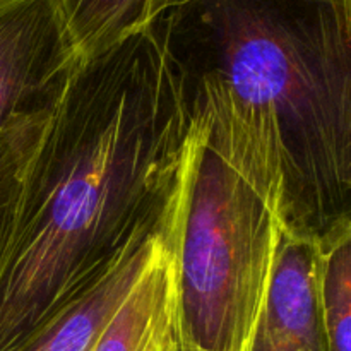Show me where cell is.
I'll return each instance as SVG.
<instances>
[{
	"instance_id": "6da1fadb",
	"label": "cell",
	"mask_w": 351,
	"mask_h": 351,
	"mask_svg": "<svg viewBox=\"0 0 351 351\" xmlns=\"http://www.w3.org/2000/svg\"><path fill=\"white\" fill-rule=\"evenodd\" d=\"M208 120L163 23L82 60L27 171L0 267V351H19L151 237L180 242Z\"/></svg>"
},
{
	"instance_id": "7a4b0ae2",
	"label": "cell",
	"mask_w": 351,
	"mask_h": 351,
	"mask_svg": "<svg viewBox=\"0 0 351 351\" xmlns=\"http://www.w3.org/2000/svg\"><path fill=\"white\" fill-rule=\"evenodd\" d=\"M160 17L194 79L209 146L281 230L351 233V0H180Z\"/></svg>"
},
{
	"instance_id": "3957f363",
	"label": "cell",
	"mask_w": 351,
	"mask_h": 351,
	"mask_svg": "<svg viewBox=\"0 0 351 351\" xmlns=\"http://www.w3.org/2000/svg\"><path fill=\"white\" fill-rule=\"evenodd\" d=\"M280 232L266 201L204 141L177 249L180 345L247 351Z\"/></svg>"
},
{
	"instance_id": "277c9868",
	"label": "cell",
	"mask_w": 351,
	"mask_h": 351,
	"mask_svg": "<svg viewBox=\"0 0 351 351\" xmlns=\"http://www.w3.org/2000/svg\"><path fill=\"white\" fill-rule=\"evenodd\" d=\"M81 62L60 0H0V132L50 119Z\"/></svg>"
},
{
	"instance_id": "5b68a950",
	"label": "cell",
	"mask_w": 351,
	"mask_h": 351,
	"mask_svg": "<svg viewBox=\"0 0 351 351\" xmlns=\"http://www.w3.org/2000/svg\"><path fill=\"white\" fill-rule=\"evenodd\" d=\"M247 351H329L317 243L280 232Z\"/></svg>"
},
{
	"instance_id": "8992f818",
	"label": "cell",
	"mask_w": 351,
	"mask_h": 351,
	"mask_svg": "<svg viewBox=\"0 0 351 351\" xmlns=\"http://www.w3.org/2000/svg\"><path fill=\"white\" fill-rule=\"evenodd\" d=\"M165 247L178 243L151 237L134 247L50 319L19 351H93L127 295Z\"/></svg>"
},
{
	"instance_id": "52a82bcc",
	"label": "cell",
	"mask_w": 351,
	"mask_h": 351,
	"mask_svg": "<svg viewBox=\"0 0 351 351\" xmlns=\"http://www.w3.org/2000/svg\"><path fill=\"white\" fill-rule=\"evenodd\" d=\"M178 343L177 249L165 247L93 351H173Z\"/></svg>"
},
{
	"instance_id": "ba28073f",
	"label": "cell",
	"mask_w": 351,
	"mask_h": 351,
	"mask_svg": "<svg viewBox=\"0 0 351 351\" xmlns=\"http://www.w3.org/2000/svg\"><path fill=\"white\" fill-rule=\"evenodd\" d=\"M82 60L146 29L180 0H60Z\"/></svg>"
},
{
	"instance_id": "9c48e42d",
	"label": "cell",
	"mask_w": 351,
	"mask_h": 351,
	"mask_svg": "<svg viewBox=\"0 0 351 351\" xmlns=\"http://www.w3.org/2000/svg\"><path fill=\"white\" fill-rule=\"evenodd\" d=\"M50 119L0 132V267L16 228L27 171L43 141Z\"/></svg>"
},
{
	"instance_id": "30bf717a",
	"label": "cell",
	"mask_w": 351,
	"mask_h": 351,
	"mask_svg": "<svg viewBox=\"0 0 351 351\" xmlns=\"http://www.w3.org/2000/svg\"><path fill=\"white\" fill-rule=\"evenodd\" d=\"M321 297L329 351H351V233L321 250Z\"/></svg>"
},
{
	"instance_id": "8fae6325",
	"label": "cell",
	"mask_w": 351,
	"mask_h": 351,
	"mask_svg": "<svg viewBox=\"0 0 351 351\" xmlns=\"http://www.w3.org/2000/svg\"><path fill=\"white\" fill-rule=\"evenodd\" d=\"M173 351H199V350H192V348H187V346H184V345H180V343H178L177 346H175V350Z\"/></svg>"
}]
</instances>
